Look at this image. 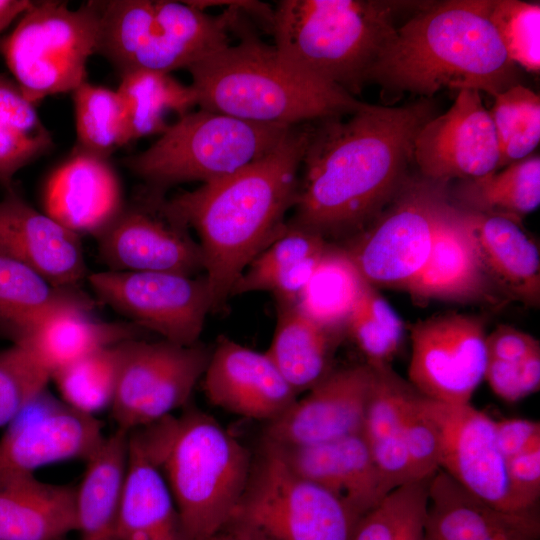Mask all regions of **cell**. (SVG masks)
Instances as JSON below:
<instances>
[{
	"mask_svg": "<svg viewBox=\"0 0 540 540\" xmlns=\"http://www.w3.org/2000/svg\"><path fill=\"white\" fill-rule=\"evenodd\" d=\"M90 313L82 309L61 311L16 344L25 347L52 375L97 350L135 339L139 332L131 322L97 320Z\"/></svg>",
	"mask_w": 540,
	"mask_h": 540,
	"instance_id": "d6a6232c",
	"label": "cell"
},
{
	"mask_svg": "<svg viewBox=\"0 0 540 540\" xmlns=\"http://www.w3.org/2000/svg\"><path fill=\"white\" fill-rule=\"evenodd\" d=\"M487 359L519 362L540 351L539 341L517 328L501 325L486 336Z\"/></svg>",
	"mask_w": 540,
	"mask_h": 540,
	"instance_id": "681fc988",
	"label": "cell"
},
{
	"mask_svg": "<svg viewBox=\"0 0 540 540\" xmlns=\"http://www.w3.org/2000/svg\"><path fill=\"white\" fill-rule=\"evenodd\" d=\"M99 25V1L78 9L63 1H32L15 28L0 39V54L29 101L37 104L51 95L72 93L87 81Z\"/></svg>",
	"mask_w": 540,
	"mask_h": 540,
	"instance_id": "30bf717a",
	"label": "cell"
},
{
	"mask_svg": "<svg viewBox=\"0 0 540 540\" xmlns=\"http://www.w3.org/2000/svg\"><path fill=\"white\" fill-rule=\"evenodd\" d=\"M160 194L148 192L125 205L96 239L98 252L110 271L171 272L195 276L204 270L198 242L189 228L174 218Z\"/></svg>",
	"mask_w": 540,
	"mask_h": 540,
	"instance_id": "9a60e30c",
	"label": "cell"
},
{
	"mask_svg": "<svg viewBox=\"0 0 540 540\" xmlns=\"http://www.w3.org/2000/svg\"><path fill=\"white\" fill-rule=\"evenodd\" d=\"M539 512L496 509L439 469L430 479L423 540H539Z\"/></svg>",
	"mask_w": 540,
	"mask_h": 540,
	"instance_id": "cb8c5ba5",
	"label": "cell"
},
{
	"mask_svg": "<svg viewBox=\"0 0 540 540\" xmlns=\"http://www.w3.org/2000/svg\"><path fill=\"white\" fill-rule=\"evenodd\" d=\"M50 373L23 346L0 351V427L7 426L47 389Z\"/></svg>",
	"mask_w": 540,
	"mask_h": 540,
	"instance_id": "f6af8a7d",
	"label": "cell"
},
{
	"mask_svg": "<svg viewBox=\"0 0 540 540\" xmlns=\"http://www.w3.org/2000/svg\"><path fill=\"white\" fill-rule=\"evenodd\" d=\"M449 198L448 182L404 181L347 249L369 285L408 289L428 260Z\"/></svg>",
	"mask_w": 540,
	"mask_h": 540,
	"instance_id": "8fae6325",
	"label": "cell"
},
{
	"mask_svg": "<svg viewBox=\"0 0 540 540\" xmlns=\"http://www.w3.org/2000/svg\"><path fill=\"white\" fill-rule=\"evenodd\" d=\"M76 487L35 475L0 481V540H62L76 531Z\"/></svg>",
	"mask_w": 540,
	"mask_h": 540,
	"instance_id": "4316f807",
	"label": "cell"
},
{
	"mask_svg": "<svg viewBox=\"0 0 540 540\" xmlns=\"http://www.w3.org/2000/svg\"><path fill=\"white\" fill-rule=\"evenodd\" d=\"M490 19L509 59L527 71L539 73V2L492 0Z\"/></svg>",
	"mask_w": 540,
	"mask_h": 540,
	"instance_id": "ee69618b",
	"label": "cell"
},
{
	"mask_svg": "<svg viewBox=\"0 0 540 540\" xmlns=\"http://www.w3.org/2000/svg\"><path fill=\"white\" fill-rule=\"evenodd\" d=\"M361 516L298 475L274 444L263 440L227 524L256 540H351Z\"/></svg>",
	"mask_w": 540,
	"mask_h": 540,
	"instance_id": "9c48e42d",
	"label": "cell"
},
{
	"mask_svg": "<svg viewBox=\"0 0 540 540\" xmlns=\"http://www.w3.org/2000/svg\"><path fill=\"white\" fill-rule=\"evenodd\" d=\"M374 381L367 363L329 372L279 417L268 422L263 440L306 446L362 433Z\"/></svg>",
	"mask_w": 540,
	"mask_h": 540,
	"instance_id": "d6986e66",
	"label": "cell"
},
{
	"mask_svg": "<svg viewBox=\"0 0 540 540\" xmlns=\"http://www.w3.org/2000/svg\"><path fill=\"white\" fill-rule=\"evenodd\" d=\"M328 245L323 235L287 222L246 267L231 296L266 291L277 303L295 304Z\"/></svg>",
	"mask_w": 540,
	"mask_h": 540,
	"instance_id": "f546056e",
	"label": "cell"
},
{
	"mask_svg": "<svg viewBox=\"0 0 540 540\" xmlns=\"http://www.w3.org/2000/svg\"><path fill=\"white\" fill-rule=\"evenodd\" d=\"M105 437L97 417L70 408L45 389L0 437V481L34 475L37 469L54 463L87 461Z\"/></svg>",
	"mask_w": 540,
	"mask_h": 540,
	"instance_id": "e0dca14e",
	"label": "cell"
},
{
	"mask_svg": "<svg viewBox=\"0 0 540 540\" xmlns=\"http://www.w3.org/2000/svg\"><path fill=\"white\" fill-rule=\"evenodd\" d=\"M210 354L199 343L126 341L110 409L117 429L130 433L185 406L202 379Z\"/></svg>",
	"mask_w": 540,
	"mask_h": 540,
	"instance_id": "7c38bea8",
	"label": "cell"
},
{
	"mask_svg": "<svg viewBox=\"0 0 540 540\" xmlns=\"http://www.w3.org/2000/svg\"><path fill=\"white\" fill-rule=\"evenodd\" d=\"M418 396L410 386L403 402L402 422L414 479L423 481L440 469V445L437 430L420 408Z\"/></svg>",
	"mask_w": 540,
	"mask_h": 540,
	"instance_id": "bcb514c9",
	"label": "cell"
},
{
	"mask_svg": "<svg viewBox=\"0 0 540 540\" xmlns=\"http://www.w3.org/2000/svg\"><path fill=\"white\" fill-rule=\"evenodd\" d=\"M95 306V300L80 287L57 285L30 267L0 255V333L12 344L23 341L61 311H93Z\"/></svg>",
	"mask_w": 540,
	"mask_h": 540,
	"instance_id": "83f0119b",
	"label": "cell"
},
{
	"mask_svg": "<svg viewBox=\"0 0 540 540\" xmlns=\"http://www.w3.org/2000/svg\"><path fill=\"white\" fill-rule=\"evenodd\" d=\"M0 255L64 287L87 277L80 236L26 202L13 188L0 199Z\"/></svg>",
	"mask_w": 540,
	"mask_h": 540,
	"instance_id": "44dd1931",
	"label": "cell"
},
{
	"mask_svg": "<svg viewBox=\"0 0 540 540\" xmlns=\"http://www.w3.org/2000/svg\"><path fill=\"white\" fill-rule=\"evenodd\" d=\"M53 146L36 104L14 80L0 74V185L12 188L15 174Z\"/></svg>",
	"mask_w": 540,
	"mask_h": 540,
	"instance_id": "74e56055",
	"label": "cell"
},
{
	"mask_svg": "<svg viewBox=\"0 0 540 540\" xmlns=\"http://www.w3.org/2000/svg\"><path fill=\"white\" fill-rule=\"evenodd\" d=\"M499 449L506 459L513 457L534 444L540 443V423L523 418L495 421Z\"/></svg>",
	"mask_w": 540,
	"mask_h": 540,
	"instance_id": "f907efd6",
	"label": "cell"
},
{
	"mask_svg": "<svg viewBox=\"0 0 540 540\" xmlns=\"http://www.w3.org/2000/svg\"><path fill=\"white\" fill-rule=\"evenodd\" d=\"M452 197L450 202L462 210L520 224L540 204V157L530 155L502 171L461 180Z\"/></svg>",
	"mask_w": 540,
	"mask_h": 540,
	"instance_id": "e575fe53",
	"label": "cell"
},
{
	"mask_svg": "<svg viewBox=\"0 0 540 540\" xmlns=\"http://www.w3.org/2000/svg\"><path fill=\"white\" fill-rule=\"evenodd\" d=\"M119 540H190L155 460L130 432L118 512Z\"/></svg>",
	"mask_w": 540,
	"mask_h": 540,
	"instance_id": "484cf974",
	"label": "cell"
},
{
	"mask_svg": "<svg viewBox=\"0 0 540 540\" xmlns=\"http://www.w3.org/2000/svg\"><path fill=\"white\" fill-rule=\"evenodd\" d=\"M219 15L190 1L111 0L101 14L99 54L120 75L136 70L170 74L231 43L244 1H224Z\"/></svg>",
	"mask_w": 540,
	"mask_h": 540,
	"instance_id": "52a82bcc",
	"label": "cell"
},
{
	"mask_svg": "<svg viewBox=\"0 0 540 540\" xmlns=\"http://www.w3.org/2000/svg\"><path fill=\"white\" fill-rule=\"evenodd\" d=\"M418 402L438 433L440 469L486 504L521 513L511 496L495 420L470 403L447 404L420 394Z\"/></svg>",
	"mask_w": 540,
	"mask_h": 540,
	"instance_id": "2e32d148",
	"label": "cell"
},
{
	"mask_svg": "<svg viewBox=\"0 0 540 540\" xmlns=\"http://www.w3.org/2000/svg\"><path fill=\"white\" fill-rule=\"evenodd\" d=\"M132 432L161 469L190 540L227 525L253 458L236 437L196 408Z\"/></svg>",
	"mask_w": 540,
	"mask_h": 540,
	"instance_id": "5b68a950",
	"label": "cell"
},
{
	"mask_svg": "<svg viewBox=\"0 0 540 540\" xmlns=\"http://www.w3.org/2000/svg\"><path fill=\"white\" fill-rule=\"evenodd\" d=\"M372 368L374 381L362 435L377 469L393 490L417 482L408 457L402 422L403 402L411 385L390 365Z\"/></svg>",
	"mask_w": 540,
	"mask_h": 540,
	"instance_id": "1f68e13d",
	"label": "cell"
},
{
	"mask_svg": "<svg viewBox=\"0 0 540 540\" xmlns=\"http://www.w3.org/2000/svg\"><path fill=\"white\" fill-rule=\"evenodd\" d=\"M430 479L391 490L360 518L351 540H423Z\"/></svg>",
	"mask_w": 540,
	"mask_h": 540,
	"instance_id": "60d3db41",
	"label": "cell"
},
{
	"mask_svg": "<svg viewBox=\"0 0 540 540\" xmlns=\"http://www.w3.org/2000/svg\"><path fill=\"white\" fill-rule=\"evenodd\" d=\"M410 335V385L434 401L470 403L487 364V334L481 318L440 314L413 324Z\"/></svg>",
	"mask_w": 540,
	"mask_h": 540,
	"instance_id": "5bb4252c",
	"label": "cell"
},
{
	"mask_svg": "<svg viewBox=\"0 0 540 540\" xmlns=\"http://www.w3.org/2000/svg\"><path fill=\"white\" fill-rule=\"evenodd\" d=\"M197 106L249 122L294 126L352 114L366 103L287 65L245 30L187 69Z\"/></svg>",
	"mask_w": 540,
	"mask_h": 540,
	"instance_id": "277c9868",
	"label": "cell"
},
{
	"mask_svg": "<svg viewBox=\"0 0 540 540\" xmlns=\"http://www.w3.org/2000/svg\"><path fill=\"white\" fill-rule=\"evenodd\" d=\"M292 126L259 124L205 109L177 118L123 164L152 193L186 182H213L271 152Z\"/></svg>",
	"mask_w": 540,
	"mask_h": 540,
	"instance_id": "ba28073f",
	"label": "cell"
},
{
	"mask_svg": "<svg viewBox=\"0 0 540 540\" xmlns=\"http://www.w3.org/2000/svg\"><path fill=\"white\" fill-rule=\"evenodd\" d=\"M484 379L502 400L517 402L540 387V351L519 362L487 359Z\"/></svg>",
	"mask_w": 540,
	"mask_h": 540,
	"instance_id": "7dc6e473",
	"label": "cell"
},
{
	"mask_svg": "<svg viewBox=\"0 0 540 540\" xmlns=\"http://www.w3.org/2000/svg\"><path fill=\"white\" fill-rule=\"evenodd\" d=\"M129 433L116 429L86 461L76 487V531L80 540H119L118 512Z\"/></svg>",
	"mask_w": 540,
	"mask_h": 540,
	"instance_id": "4dcf8cb0",
	"label": "cell"
},
{
	"mask_svg": "<svg viewBox=\"0 0 540 540\" xmlns=\"http://www.w3.org/2000/svg\"><path fill=\"white\" fill-rule=\"evenodd\" d=\"M44 212L81 236L101 234L124 208L119 177L103 158L75 149L47 179Z\"/></svg>",
	"mask_w": 540,
	"mask_h": 540,
	"instance_id": "7402d4cb",
	"label": "cell"
},
{
	"mask_svg": "<svg viewBox=\"0 0 540 540\" xmlns=\"http://www.w3.org/2000/svg\"><path fill=\"white\" fill-rule=\"evenodd\" d=\"M201 540H256L241 529L227 524L215 533Z\"/></svg>",
	"mask_w": 540,
	"mask_h": 540,
	"instance_id": "f5cc1de1",
	"label": "cell"
},
{
	"mask_svg": "<svg viewBox=\"0 0 540 540\" xmlns=\"http://www.w3.org/2000/svg\"><path fill=\"white\" fill-rule=\"evenodd\" d=\"M31 4L29 0H0V32L21 17Z\"/></svg>",
	"mask_w": 540,
	"mask_h": 540,
	"instance_id": "816d5d0a",
	"label": "cell"
},
{
	"mask_svg": "<svg viewBox=\"0 0 540 540\" xmlns=\"http://www.w3.org/2000/svg\"><path fill=\"white\" fill-rule=\"evenodd\" d=\"M125 342L97 350L55 371L51 381L60 399L70 408L94 417L111 409Z\"/></svg>",
	"mask_w": 540,
	"mask_h": 540,
	"instance_id": "f35d334b",
	"label": "cell"
},
{
	"mask_svg": "<svg viewBox=\"0 0 540 540\" xmlns=\"http://www.w3.org/2000/svg\"><path fill=\"white\" fill-rule=\"evenodd\" d=\"M463 212L476 239L485 271L494 286L527 305H538L540 257L535 242L514 221Z\"/></svg>",
	"mask_w": 540,
	"mask_h": 540,
	"instance_id": "f1b7e54d",
	"label": "cell"
},
{
	"mask_svg": "<svg viewBox=\"0 0 540 540\" xmlns=\"http://www.w3.org/2000/svg\"><path fill=\"white\" fill-rule=\"evenodd\" d=\"M413 159L423 178L441 182L477 178L500 168L495 127L479 91L459 90L449 110L420 128Z\"/></svg>",
	"mask_w": 540,
	"mask_h": 540,
	"instance_id": "ac0fdd59",
	"label": "cell"
},
{
	"mask_svg": "<svg viewBox=\"0 0 540 540\" xmlns=\"http://www.w3.org/2000/svg\"><path fill=\"white\" fill-rule=\"evenodd\" d=\"M277 309V323L266 354L298 395L330 372V352L336 336L308 318L295 304L278 303Z\"/></svg>",
	"mask_w": 540,
	"mask_h": 540,
	"instance_id": "836d02e7",
	"label": "cell"
},
{
	"mask_svg": "<svg viewBox=\"0 0 540 540\" xmlns=\"http://www.w3.org/2000/svg\"><path fill=\"white\" fill-rule=\"evenodd\" d=\"M312 124L292 126L271 152L235 173L164 200L198 235L212 312L223 308L246 267L285 229Z\"/></svg>",
	"mask_w": 540,
	"mask_h": 540,
	"instance_id": "7a4b0ae2",
	"label": "cell"
},
{
	"mask_svg": "<svg viewBox=\"0 0 540 540\" xmlns=\"http://www.w3.org/2000/svg\"><path fill=\"white\" fill-rule=\"evenodd\" d=\"M117 91L126 108L130 140L161 135L171 124L168 116L178 118L197 106L191 85H185L170 74L136 70L121 75Z\"/></svg>",
	"mask_w": 540,
	"mask_h": 540,
	"instance_id": "8d00e7d4",
	"label": "cell"
},
{
	"mask_svg": "<svg viewBox=\"0 0 540 540\" xmlns=\"http://www.w3.org/2000/svg\"><path fill=\"white\" fill-rule=\"evenodd\" d=\"M492 0L425 2L386 44L368 75L390 94L431 97L450 88L491 96L516 85L490 19Z\"/></svg>",
	"mask_w": 540,
	"mask_h": 540,
	"instance_id": "3957f363",
	"label": "cell"
},
{
	"mask_svg": "<svg viewBox=\"0 0 540 540\" xmlns=\"http://www.w3.org/2000/svg\"><path fill=\"white\" fill-rule=\"evenodd\" d=\"M495 289L465 213L449 201L428 260L407 290L422 300L480 302L494 300Z\"/></svg>",
	"mask_w": 540,
	"mask_h": 540,
	"instance_id": "d4e9b609",
	"label": "cell"
},
{
	"mask_svg": "<svg viewBox=\"0 0 540 540\" xmlns=\"http://www.w3.org/2000/svg\"><path fill=\"white\" fill-rule=\"evenodd\" d=\"M511 496L521 513L538 512L540 497V443L505 460Z\"/></svg>",
	"mask_w": 540,
	"mask_h": 540,
	"instance_id": "c3c4849f",
	"label": "cell"
},
{
	"mask_svg": "<svg viewBox=\"0 0 540 540\" xmlns=\"http://www.w3.org/2000/svg\"><path fill=\"white\" fill-rule=\"evenodd\" d=\"M432 113L424 100L366 104L346 119L313 122L289 222L326 238L373 221L407 179L414 139Z\"/></svg>",
	"mask_w": 540,
	"mask_h": 540,
	"instance_id": "6da1fadb",
	"label": "cell"
},
{
	"mask_svg": "<svg viewBox=\"0 0 540 540\" xmlns=\"http://www.w3.org/2000/svg\"><path fill=\"white\" fill-rule=\"evenodd\" d=\"M76 149L108 158L131 142L126 108L120 93L83 82L73 92Z\"/></svg>",
	"mask_w": 540,
	"mask_h": 540,
	"instance_id": "ab89813d",
	"label": "cell"
},
{
	"mask_svg": "<svg viewBox=\"0 0 540 540\" xmlns=\"http://www.w3.org/2000/svg\"><path fill=\"white\" fill-rule=\"evenodd\" d=\"M492 118L500 151V168L530 156L540 142V98L516 84L496 94Z\"/></svg>",
	"mask_w": 540,
	"mask_h": 540,
	"instance_id": "b9f144b4",
	"label": "cell"
},
{
	"mask_svg": "<svg viewBox=\"0 0 540 540\" xmlns=\"http://www.w3.org/2000/svg\"><path fill=\"white\" fill-rule=\"evenodd\" d=\"M87 280L99 301L172 343H198L212 312L205 276L106 270L88 275Z\"/></svg>",
	"mask_w": 540,
	"mask_h": 540,
	"instance_id": "4fadbf2b",
	"label": "cell"
},
{
	"mask_svg": "<svg viewBox=\"0 0 540 540\" xmlns=\"http://www.w3.org/2000/svg\"><path fill=\"white\" fill-rule=\"evenodd\" d=\"M345 330L371 367L390 365L403 340L404 325L389 303L366 284Z\"/></svg>",
	"mask_w": 540,
	"mask_h": 540,
	"instance_id": "7bdbcfd3",
	"label": "cell"
},
{
	"mask_svg": "<svg viewBox=\"0 0 540 540\" xmlns=\"http://www.w3.org/2000/svg\"><path fill=\"white\" fill-rule=\"evenodd\" d=\"M275 446L298 475L325 489L361 517L391 491L362 433L314 445Z\"/></svg>",
	"mask_w": 540,
	"mask_h": 540,
	"instance_id": "603a6c76",
	"label": "cell"
},
{
	"mask_svg": "<svg viewBox=\"0 0 540 540\" xmlns=\"http://www.w3.org/2000/svg\"><path fill=\"white\" fill-rule=\"evenodd\" d=\"M208 401L245 418L273 421L297 399V393L272 360L220 336L202 376Z\"/></svg>",
	"mask_w": 540,
	"mask_h": 540,
	"instance_id": "ffe728a7",
	"label": "cell"
},
{
	"mask_svg": "<svg viewBox=\"0 0 540 540\" xmlns=\"http://www.w3.org/2000/svg\"><path fill=\"white\" fill-rule=\"evenodd\" d=\"M366 284L347 249L328 245L295 305L337 336L345 330Z\"/></svg>",
	"mask_w": 540,
	"mask_h": 540,
	"instance_id": "d590c367",
	"label": "cell"
},
{
	"mask_svg": "<svg viewBox=\"0 0 540 540\" xmlns=\"http://www.w3.org/2000/svg\"><path fill=\"white\" fill-rule=\"evenodd\" d=\"M417 1L281 0L270 32L294 70L353 96L396 31L395 18Z\"/></svg>",
	"mask_w": 540,
	"mask_h": 540,
	"instance_id": "8992f818",
	"label": "cell"
}]
</instances>
